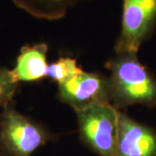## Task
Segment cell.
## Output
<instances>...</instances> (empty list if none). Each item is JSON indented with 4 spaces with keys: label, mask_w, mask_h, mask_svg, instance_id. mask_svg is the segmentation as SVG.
<instances>
[{
    "label": "cell",
    "mask_w": 156,
    "mask_h": 156,
    "mask_svg": "<svg viewBox=\"0 0 156 156\" xmlns=\"http://www.w3.org/2000/svg\"><path fill=\"white\" fill-rule=\"evenodd\" d=\"M115 156H156V128L120 111Z\"/></svg>",
    "instance_id": "6"
},
{
    "label": "cell",
    "mask_w": 156,
    "mask_h": 156,
    "mask_svg": "<svg viewBox=\"0 0 156 156\" xmlns=\"http://www.w3.org/2000/svg\"><path fill=\"white\" fill-rule=\"evenodd\" d=\"M13 4L33 17L56 21L64 17L73 7L85 0H11Z\"/></svg>",
    "instance_id": "8"
},
{
    "label": "cell",
    "mask_w": 156,
    "mask_h": 156,
    "mask_svg": "<svg viewBox=\"0 0 156 156\" xmlns=\"http://www.w3.org/2000/svg\"><path fill=\"white\" fill-rule=\"evenodd\" d=\"M0 110V149L10 155L31 156L51 138L46 128L19 113L11 103Z\"/></svg>",
    "instance_id": "3"
},
{
    "label": "cell",
    "mask_w": 156,
    "mask_h": 156,
    "mask_svg": "<svg viewBox=\"0 0 156 156\" xmlns=\"http://www.w3.org/2000/svg\"><path fill=\"white\" fill-rule=\"evenodd\" d=\"M156 30V0H122L115 53H138Z\"/></svg>",
    "instance_id": "4"
},
{
    "label": "cell",
    "mask_w": 156,
    "mask_h": 156,
    "mask_svg": "<svg viewBox=\"0 0 156 156\" xmlns=\"http://www.w3.org/2000/svg\"><path fill=\"white\" fill-rule=\"evenodd\" d=\"M74 111L84 144L99 156H115L121 110L110 103H99Z\"/></svg>",
    "instance_id": "2"
},
{
    "label": "cell",
    "mask_w": 156,
    "mask_h": 156,
    "mask_svg": "<svg viewBox=\"0 0 156 156\" xmlns=\"http://www.w3.org/2000/svg\"><path fill=\"white\" fill-rule=\"evenodd\" d=\"M137 54L115 53L106 62L111 104L119 110L134 105L156 107V76Z\"/></svg>",
    "instance_id": "1"
},
{
    "label": "cell",
    "mask_w": 156,
    "mask_h": 156,
    "mask_svg": "<svg viewBox=\"0 0 156 156\" xmlns=\"http://www.w3.org/2000/svg\"><path fill=\"white\" fill-rule=\"evenodd\" d=\"M83 71V69L78 66L76 59L69 56H61L56 61L49 63L46 78L58 85L67 82Z\"/></svg>",
    "instance_id": "9"
},
{
    "label": "cell",
    "mask_w": 156,
    "mask_h": 156,
    "mask_svg": "<svg viewBox=\"0 0 156 156\" xmlns=\"http://www.w3.org/2000/svg\"><path fill=\"white\" fill-rule=\"evenodd\" d=\"M18 83L11 75V69L0 66V108L11 103Z\"/></svg>",
    "instance_id": "10"
},
{
    "label": "cell",
    "mask_w": 156,
    "mask_h": 156,
    "mask_svg": "<svg viewBox=\"0 0 156 156\" xmlns=\"http://www.w3.org/2000/svg\"><path fill=\"white\" fill-rule=\"evenodd\" d=\"M48 45L45 43L23 46L17 56L11 75L17 83H37L46 78L49 63Z\"/></svg>",
    "instance_id": "7"
},
{
    "label": "cell",
    "mask_w": 156,
    "mask_h": 156,
    "mask_svg": "<svg viewBox=\"0 0 156 156\" xmlns=\"http://www.w3.org/2000/svg\"><path fill=\"white\" fill-rule=\"evenodd\" d=\"M0 156H11L9 154L5 153V151H3L2 149H0Z\"/></svg>",
    "instance_id": "11"
},
{
    "label": "cell",
    "mask_w": 156,
    "mask_h": 156,
    "mask_svg": "<svg viewBox=\"0 0 156 156\" xmlns=\"http://www.w3.org/2000/svg\"><path fill=\"white\" fill-rule=\"evenodd\" d=\"M58 96L74 110L93 104H111L108 77L100 73L83 70L67 82L58 84Z\"/></svg>",
    "instance_id": "5"
}]
</instances>
